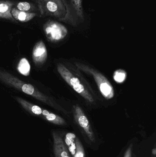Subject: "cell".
Wrapping results in <instances>:
<instances>
[{
    "label": "cell",
    "instance_id": "obj_1",
    "mask_svg": "<svg viewBox=\"0 0 156 157\" xmlns=\"http://www.w3.org/2000/svg\"><path fill=\"white\" fill-rule=\"evenodd\" d=\"M0 80L27 95L32 96L39 101L47 105L53 106L48 97L40 92L33 85L22 81L7 72L0 71Z\"/></svg>",
    "mask_w": 156,
    "mask_h": 157
},
{
    "label": "cell",
    "instance_id": "obj_2",
    "mask_svg": "<svg viewBox=\"0 0 156 157\" xmlns=\"http://www.w3.org/2000/svg\"><path fill=\"white\" fill-rule=\"evenodd\" d=\"M77 67L84 72L91 75L93 77L100 92L107 100L111 99L114 96L113 87L107 78L100 73L89 66L80 63H76Z\"/></svg>",
    "mask_w": 156,
    "mask_h": 157
},
{
    "label": "cell",
    "instance_id": "obj_3",
    "mask_svg": "<svg viewBox=\"0 0 156 157\" xmlns=\"http://www.w3.org/2000/svg\"><path fill=\"white\" fill-rule=\"evenodd\" d=\"M57 69L60 76L75 91L89 102H93L94 99L91 94L81 83L80 79L76 77L67 68L61 63H59L57 65Z\"/></svg>",
    "mask_w": 156,
    "mask_h": 157
},
{
    "label": "cell",
    "instance_id": "obj_4",
    "mask_svg": "<svg viewBox=\"0 0 156 157\" xmlns=\"http://www.w3.org/2000/svg\"><path fill=\"white\" fill-rule=\"evenodd\" d=\"M15 98L22 107L29 113L37 116H42L49 121L54 123L56 124L63 125L66 123L63 118L56 114L49 112V111L42 109L41 107L34 105L22 98L16 97Z\"/></svg>",
    "mask_w": 156,
    "mask_h": 157
},
{
    "label": "cell",
    "instance_id": "obj_5",
    "mask_svg": "<svg viewBox=\"0 0 156 157\" xmlns=\"http://www.w3.org/2000/svg\"><path fill=\"white\" fill-rule=\"evenodd\" d=\"M43 29L47 39L52 42L62 40L67 34V30L65 26L51 20L47 21L44 25Z\"/></svg>",
    "mask_w": 156,
    "mask_h": 157
},
{
    "label": "cell",
    "instance_id": "obj_6",
    "mask_svg": "<svg viewBox=\"0 0 156 157\" xmlns=\"http://www.w3.org/2000/svg\"><path fill=\"white\" fill-rule=\"evenodd\" d=\"M65 141L71 157H85L84 147L76 135L73 133H68Z\"/></svg>",
    "mask_w": 156,
    "mask_h": 157
},
{
    "label": "cell",
    "instance_id": "obj_7",
    "mask_svg": "<svg viewBox=\"0 0 156 157\" xmlns=\"http://www.w3.org/2000/svg\"><path fill=\"white\" fill-rule=\"evenodd\" d=\"M74 117L80 127L85 132L90 141L94 142L95 136L89 120L79 106L75 105L73 107Z\"/></svg>",
    "mask_w": 156,
    "mask_h": 157
},
{
    "label": "cell",
    "instance_id": "obj_8",
    "mask_svg": "<svg viewBox=\"0 0 156 157\" xmlns=\"http://www.w3.org/2000/svg\"><path fill=\"white\" fill-rule=\"evenodd\" d=\"M36 2L41 15H59L60 8L59 0H36Z\"/></svg>",
    "mask_w": 156,
    "mask_h": 157
},
{
    "label": "cell",
    "instance_id": "obj_9",
    "mask_svg": "<svg viewBox=\"0 0 156 157\" xmlns=\"http://www.w3.org/2000/svg\"><path fill=\"white\" fill-rule=\"evenodd\" d=\"M48 57V52L45 45L42 40L36 43L32 52L33 61L36 65L44 64Z\"/></svg>",
    "mask_w": 156,
    "mask_h": 157
},
{
    "label": "cell",
    "instance_id": "obj_10",
    "mask_svg": "<svg viewBox=\"0 0 156 157\" xmlns=\"http://www.w3.org/2000/svg\"><path fill=\"white\" fill-rule=\"evenodd\" d=\"M13 5V3L10 1H0V18L16 22V20L11 13Z\"/></svg>",
    "mask_w": 156,
    "mask_h": 157
},
{
    "label": "cell",
    "instance_id": "obj_11",
    "mask_svg": "<svg viewBox=\"0 0 156 157\" xmlns=\"http://www.w3.org/2000/svg\"><path fill=\"white\" fill-rule=\"evenodd\" d=\"M12 15L16 21L19 22H27L32 20L36 16V13H28L20 11L16 8H13L11 11Z\"/></svg>",
    "mask_w": 156,
    "mask_h": 157
},
{
    "label": "cell",
    "instance_id": "obj_12",
    "mask_svg": "<svg viewBox=\"0 0 156 157\" xmlns=\"http://www.w3.org/2000/svg\"><path fill=\"white\" fill-rule=\"evenodd\" d=\"M18 71L24 76H28L30 74L31 66L30 63L25 58H23L20 60L17 66Z\"/></svg>",
    "mask_w": 156,
    "mask_h": 157
},
{
    "label": "cell",
    "instance_id": "obj_13",
    "mask_svg": "<svg viewBox=\"0 0 156 157\" xmlns=\"http://www.w3.org/2000/svg\"><path fill=\"white\" fill-rule=\"evenodd\" d=\"M16 8L20 11L31 13V12L35 10V7L30 3L27 2H20L17 3Z\"/></svg>",
    "mask_w": 156,
    "mask_h": 157
},
{
    "label": "cell",
    "instance_id": "obj_14",
    "mask_svg": "<svg viewBox=\"0 0 156 157\" xmlns=\"http://www.w3.org/2000/svg\"><path fill=\"white\" fill-rule=\"evenodd\" d=\"M113 77L114 79L117 83H122L126 79V73L123 70H117L114 72Z\"/></svg>",
    "mask_w": 156,
    "mask_h": 157
},
{
    "label": "cell",
    "instance_id": "obj_15",
    "mask_svg": "<svg viewBox=\"0 0 156 157\" xmlns=\"http://www.w3.org/2000/svg\"><path fill=\"white\" fill-rule=\"evenodd\" d=\"M132 145H130L125 152L124 157H132Z\"/></svg>",
    "mask_w": 156,
    "mask_h": 157
},
{
    "label": "cell",
    "instance_id": "obj_16",
    "mask_svg": "<svg viewBox=\"0 0 156 157\" xmlns=\"http://www.w3.org/2000/svg\"><path fill=\"white\" fill-rule=\"evenodd\" d=\"M77 1H79V0H77Z\"/></svg>",
    "mask_w": 156,
    "mask_h": 157
}]
</instances>
